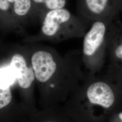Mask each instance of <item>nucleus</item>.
Segmentation results:
<instances>
[{
    "label": "nucleus",
    "mask_w": 122,
    "mask_h": 122,
    "mask_svg": "<svg viewBox=\"0 0 122 122\" xmlns=\"http://www.w3.org/2000/svg\"><path fill=\"white\" fill-rule=\"evenodd\" d=\"M29 56L35 79L43 84L48 83L51 88L59 87L69 92L77 89L86 77L80 50H70L61 55L54 48L35 45Z\"/></svg>",
    "instance_id": "nucleus-1"
},
{
    "label": "nucleus",
    "mask_w": 122,
    "mask_h": 122,
    "mask_svg": "<svg viewBox=\"0 0 122 122\" xmlns=\"http://www.w3.org/2000/svg\"><path fill=\"white\" fill-rule=\"evenodd\" d=\"M42 26L34 41L59 42L83 38L92 22L78 14L75 15L65 8L49 10L40 17Z\"/></svg>",
    "instance_id": "nucleus-2"
},
{
    "label": "nucleus",
    "mask_w": 122,
    "mask_h": 122,
    "mask_svg": "<svg viewBox=\"0 0 122 122\" xmlns=\"http://www.w3.org/2000/svg\"><path fill=\"white\" fill-rule=\"evenodd\" d=\"M117 16L104 18L92 23L90 28L83 36L81 50L84 66L89 74L94 75L100 71L107 57L106 38L111 21Z\"/></svg>",
    "instance_id": "nucleus-3"
},
{
    "label": "nucleus",
    "mask_w": 122,
    "mask_h": 122,
    "mask_svg": "<svg viewBox=\"0 0 122 122\" xmlns=\"http://www.w3.org/2000/svg\"><path fill=\"white\" fill-rule=\"evenodd\" d=\"M81 90L87 103L105 109L110 108L115 101L113 88L109 82L89 74L83 81Z\"/></svg>",
    "instance_id": "nucleus-4"
},
{
    "label": "nucleus",
    "mask_w": 122,
    "mask_h": 122,
    "mask_svg": "<svg viewBox=\"0 0 122 122\" xmlns=\"http://www.w3.org/2000/svg\"><path fill=\"white\" fill-rule=\"evenodd\" d=\"M77 14L92 22L122 12V0H76Z\"/></svg>",
    "instance_id": "nucleus-5"
},
{
    "label": "nucleus",
    "mask_w": 122,
    "mask_h": 122,
    "mask_svg": "<svg viewBox=\"0 0 122 122\" xmlns=\"http://www.w3.org/2000/svg\"><path fill=\"white\" fill-rule=\"evenodd\" d=\"M107 57L110 68L122 66V24L119 16L109 24L106 38Z\"/></svg>",
    "instance_id": "nucleus-6"
},
{
    "label": "nucleus",
    "mask_w": 122,
    "mask_h": 122,
    "mask_svg": "<svg viewBox=\"0 0 122 122\" xmlns=\"http://www.w3.org/2000/svg\"><path fill=\"white\" fill-rule=\"evenodd\" d=\"M10 64L15 73L19 86L23 89L30 87L35 79V75L32 66L28 65L25 56L20 53H14Z\"/></svg>",
    "instance_id": "nucleus-7"
},
{
    "label": "nucleus",
    "mask_w": 122,
    "mask_h": 122,
    "mask_svg": "<svg viewBox=\"0 0 122 122\" xmlns=\"http://www.w3.org/2000/svg\"><path fill=\"white\" fill-rule=\"evenodd\" d=\"M68 0H33L36 16L40 19L49 10L65 8Z\"/></svg>",
    "instance_id": "nucleus-8"
},
{
    "label": "nucleus",
    "mask_w": 122,
    "mask_h": 122,
    "mask_svg": "<svg viewBox=\"0 0 122 122\" xmlns=\"http://www.w3.org/2000/svg\"><path fill=\"white\" fill-rule=\"evenodd\" d=\"M15 15L23 17L29 15L36 16L33 0H8Z\"/></svg>",
    "instance_id": "nucleus-9"
},
{
    "label": "nucleus",
    "mask_w": 122,
    "mask_h": 122,
    "mask_svg": "<svg viewBox=\"0 0 122 122\" xmlns=\"http://www.w3.org/2000/svg\"><path fill=\"white\" fill-rule=\"evenodd\" d=\"M17 80L16 74L10 66L0 67V88L6 89Z\"/></svg>",
    "instance_id": "nucleus-10"
},
{
    "label": "nucleus",
    "mask_w": 122,
    "mask_h": 122,
    "mask_svg": "<svg viewBox=\"0 0 122 122\" xmlns=\"http://www.w3.org/2000/svg\"><path fill=\"white\" fill-rule=\"evenodd\" d=\"M12 99L10 87L6 89L0 88V109L6 106Z\"/></svg>",
    "instance_id": "nucleus-11"
},
{
    "label": "nucleus",
    "mask_w": 122,
    "mask_h": 122,
    "mask_svg": "<svg viewBox=\"0 0 122 122\" xmlns=\"http://www.w3.org/2000/svg\"><path fill=\"white\" fill-rule=\"evenodd\" d=\"M0 15H15L12 6L8 0H0Z\"/></svg>",
    "instance_id": "nucleus-12"
},
{
    "label": "nucleus",
    "mask_w": 122,
    "mask_h": 122,
    "mask_svg": "<svg viewBox=\"0 0 122 122\" xmlns=\"http://www.w3.org/2000/svg\"><path fill=\"white\" fill-rule=\"evenodd\" d=\"M111 69H115L117 71H119V80H121L122 81V66L120 67H117V68H111Z\"/></svg>",
    "instance_id": "nucleus-13"
},
{
    "label": "nucleus",
    "mask_w": 122,
    "mask_h": 122,
    "mask_svg": "<svg viewBox=\"0 0 122 122\" xmlns=\"http://www.w3.org/2000/svg\"><path fill=\"white\" fill-rule=\"evenodd\" d=\"M119 116H120V118H121V119L122 120V113H121V114H120Z\"/></svg>",
    "instance_id": "nucleus-14"
},
{
    "label": "nucleus",
    "mask_w": 122,
    "mask_h": 122,
    "mask_svg": "<svg viewBox=\"0 0 122 122\" xmlns=\"http://www.w3.org/2000/svg\"><path fill=\"white\" fill-rule=\"evenodd\" d=\"M50 122V121H49V122Z\"/></svg>",
    "instance_id": "nucleus-15"
}]
</instances>
